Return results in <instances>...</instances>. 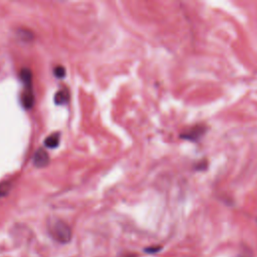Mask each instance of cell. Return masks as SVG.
<instances>
[{"label": "cell", "instance_id": "obj_7", "mask_svg": "<svg viewBox=\"0 0 257 257\" xmlns=\"http://www.w3.org/2000/svg\"><path fill=\"white\" fill-rule=\"evenodd\" d=\"M11 189V183L10 182H2L0 183V197L2 196H5L8 194V192L10 191Z\"/></svg>", "mask_w": 257, "mask_h": 257}, {"label": "cell", "instance_id": "obj_2", "mask_svg": "<svg viewBox=\"0 0 257 257\" xmlns=\"http://www.w3.org/2000/svg\"><path fill=\"white\" fill-rule=\"evenodd\" d=\"M49 232L54 240L61 244H66L71 240L72 237V231L68 224H66L64 221L56 219L50 222L49 226Z\"/></svg>", "mask_w": 257, "mask_h": 257}, {"label": "cell", "instance_id": "obj_1", "mask_svg": "<svg viewBox=\"0 0 257 257\" xmlns=\"http://www.w3.org/2000/svg\"><path fill=\"white\" fill-rule=\"evenodd\" d=\"M20 77L24 84V90L21 93V102L25 108H31L34 104L35 98L32 90V73L29 68H22Z\"/></svg>", "mask_w": 257, "mask_h": 257}, {"label": "cell", "instance_id": "obj_3", "mask_svg": "<svg viewBox=\"0 0 257 257\" xmlns=\"http://www.w3.org/2000/svg\"><path fill=\"white\" fill-rule=\"evenodd\" d=\"M206 132V127L199 124V125H195L192 128H190L189 131H187L184 134H181L180 138L181 139H185L191 142H197Z\"/></svg>", "mask_w": 257, "mask_h": 257}, {"label": "cell", "instance_id": "obj_6", "mask_svg": "<svg viewBox=\"0 0 257 257\" xmlns=\"http://www.w3.org/2000/svg\"><path fill=\"white\" fill-rule=\"evenodd\" d=\"M59 141H60V135L58 133H53L44 140V146L49 149H55L58 147Z\"/></svg>", "mask_w": 257, "mask_h": 257}, {"label": "cell", "instance_id": "obj_4", "mask_svg": "<svg viewBox=\"0 0 257 257\" xmlns=\"http://www.w3.org/2000/svg\"><path fill=\"white\" fill-rule=\"evenodd\" d=\"M33 164L37 168H44L49 164V155L43 149L39 148L33 156Z\"/></svg>", "mask_w": 257, "mask_h": 257}, {"label": "cell", "instance_id": "obj_8", "mask_svg": "<svg viewBox=\"0 0 257 257\" xmlns=\"http://www.w3.org/2000/svg\"><path fill=\"white\" fill-rule=\"evenodd\" d=\"M53 72H54V75H55L56 77H58V78H62V77H64V76H65V73H66L65 68H64L62 65H58V66H56V67L54 68Z\"/></svg>", "mask_w": 257, "mask_h": 257}, {"label": "cell", "instance_id": "obj_5", "mask_svg": "<svg viewBox=\"0 0 257 257\" xmlns=\"http://www.w3.org/2000/svg\"><path fill=\"white\" fill-rule=\"evenodd\" d=\"M69 100V92L67 88H62L59 89L55 94H54V102L57 105L60 104H65Z\"/></svg>", "mask_w": 257, "mask_h": 257}]
</instances>
